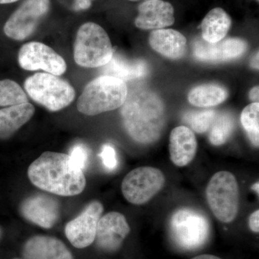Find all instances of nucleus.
<instances>
[{
    "mask_svg": "<svg viewBox=\"0 0 259 259\" xmlns=\"http://www.w3.org/2000/svg\"><path fill=\"white\" fill-rule=\"evenodd\" d=\"M121 117L129 136L141 144L156 142L162 134L166 114L161 99L145 88H138L127 94L121 106Z\"/></svg>",
    "mask_w": 259,
    "mask_h": 259,
    "instance_id": "f257e3e1",
    "label": "nucleus"
},
{
    "mask_svg": "<svg viewBox=\"0 0 259 259\" xmlns=\"http://www.w3.org/2000/svg\"><path fill=\"white\" fill-rule=\"evenodd\" d=\"M28 175L35 187L57 195H77L86 187L82 170L65 153H42L29 166Z\"/></svg>",
    "mask_w": 259,
    "mask_h": 259,
    "instance_id": "f03ea898",
    "label": "nucleus"
},
{
    "mask_svg": "<svg viewBox=\"0 0 259 259\" xmlns=\"http://www.w3.org/2000/svg\"><path fill=\"white\" fill-rule=\"evenodd\" d=\"M127 94L125 81L102 75L83 89L77 100V109L83 115L90 116L112 111L123 105Z\"/></svg>",
    "mask_w": 259,
    "mask_h": 259,
    "instance_id": "7ed1b4c3",
    "label": "nucleus"
},
{
    "mask_svg": "<svg viewBox=\"0 0 259 259\" xmlns=\"http://www.w3.org/2000/svg\"><path fill=\"white\" fill-rule=\"evenodd\" d=\"M113 52L110 37L101 26L89 22L80 27L74 46L76 64L84 68H100L110 61Z\"/></svg>",
    "mask_w": 259,
    "mask_h": 259,
    "instance_id": "20e7f679",
    "label": "nucleus"
},
{
    "mask_svg": "<svg viewBox=\"0 0 259 259\" xmlns=\"http://www.w3.org/2000/svg\"><path fill=\"white\" fill-rule=\"evenodd\" d=\"M24 88L33 101L51 112L69 106L76 95L74 88L67 81L49 73L32 75L25 80Z\"/></svg>",
    "mask_w": 259,
    "mask_h": 259,
    "instance_id": "39448f33",
    "label": "nucleus"
},
{
    "mask_svg": "<svg viewBox=\"0 0 259 259\" xmlns=\"http://www.w3.org/2000/svg\"><path fill=\"white\" fill-rule=\"evenodd\" d=\"M209 207L223 223L234 221L239 210V187L236 177L229 171H219L209 180L206 189Z\"/></svg>",
    "mask_w": 259,
    "mask_h": 259,
    "instance_id": "423d86ee",
    "label": "nucleus"
},
{
    "mask_svg": "<svg viewBox=\"0 0 259 259\" xmlns=\"http://www.w3.org/2000/svg\"><path fill=\"white\" fill-rule=\"evenodd\" d=\"M170 233L176 244L182 249L192 250L200 248L209 236L208 220L194 209H178L171 216Z\"/></svg>",
    "mask_w": 259,
    "mask_h": 259,
    "instance_id": "0eeeda50",
    "label": "nucleus"
},
{
    "mask_svg": "<svg viewBox=\"0 0 259 259\" xmlns=\"http://www.w3.org/2000/svg\"><path fill=\"white\" fill-rule=\"evenodd\" d=\"M164 184L165 177L161 170L151 166L139 167L123 179L122 192L129 202L140 205L151 200Z\"/></svg>",
    "mask_w": 259,
    "mask_h": 259,
    "instance_id": "6e6552de",
    "label": "nucleus"
},
{
    "mask_svg": "<svg viewBox=\"0 0 259 259\" xmlns=\"http://www.w3.org/2000/svg\"><path fill=\"white\" fill-rule=\"evenodd\" d=\"M50 6V0H25L5 23V35L15 40L28 38L47 16Z\"/></svg>",
    "mask_w": 259,
    "mask_h": 259,
    "instance_id": "1a4fd4ad",
    "label": "nucleus"
},
{
    "mask_svg": "<svg viewBox=\"0 0 259 259\" xmlns=\"http://www.w3.org/2000/svg\"><path fill=\"white\" fill-rule=\"evenodd\" d=\"M18 63L27 71L42 70L46 73L61 76L66 71V61L54 49L40 42H29L20 48Z\"/></svg>",
    "mask_w": 259,
    "mask_h": 259,
    "instance_id": "9d476101",
    "label": "nucleus"
},
{
    "mask_svg": "<svg viewBox=\"0 0 259 259\" xmlns=\"http://www.w3.org/2000/svg\"><path fill=\"white\" fill-rule=\"evenodd\" d=\"M103 210L101 202L94 201L78 217L66 224L65 234L75 248H86L95 241L97 225Z\"/></svg>",
    "mask_w": 259,
    "mask_h": 259,
    "instance_id": "9b49d317",
    "label": "nucleus"
},
{
    "mask_svg": "<svg viewBox=\"0 0 259 259\" xmlns=\"http://www.w3.org/2000/svg\"><path fill=\"white\" fill-rule=\"evenodd\" d=\"M246 49L247 44L244 40L231 37L215 42L197 38L193 46L196 59L207 62H221L236 59L244 54Z\"/></svg>",
    "mask_w": 259,
    "mask_h": 259,
    "instance_id": "f8f14e48",
    "label": "nucleus"
},
{
    "mask_svg": "<svg viewBox=\"0 0 259 259\" xmlns=\"http://www.w3.org/2000/svg\"><path fill=\"white\" fill-rule=\"evenodd\" d=\"M131 228L123 214L110 212L100 218L97 225V244L106 251H115L123 243Z\"/></svg>",
    "mask_w": 259,
    "mask_h": 259,
    "instance_id": "ddd939ff",
    "label": "nucleus"
},
{
    "mask_svg": "<svg viewBox=\"0 0 259 259\" xmlns=\"http://www.w3.org/2000/svg\"><path fill=\"white\" fill-rule=\"evenodd\" d=\"M175 21V9L171 3L148 0L139 5L135 25L141 30H156L171 26Z\"/></svg>",
    "mask_w": 259,
    "mask_h": 259,
    "instance_id": "4468645a",
    "label": "nucleus"
},
{
    "mask_svg": "<svg viewBox=\"0 0 259 259\" xmlns=\"http://www.w3.org/2000/svg\"><path fill=\"white\" fill-rule=\"evenodd\" d=\"M25 219L44 228H51L59 216V204L56 199L45 194H37L25 199L20 207Z\"/></svg>",
    "mask_w": 259,
    "mask_h": 259,
    "instance_id": "2eb2a0df",
    "label": "nucleus"
},
{
    "mask_svg": "<svg viewBox=\"0 0 259 259\" xmlns=\"http://www.w3.org/2000/svg\"><path fill=\"white\" fill-rule=\"evenodd\" d=\"M197 151V141L193 131L186 126L172 130L169 139L170 158L177 166H187Z\"/></svg>",
    "mask_w": 259,
    "mask_h": 259,
    "instance_id": "dca6fc26",
    "label": "nucleus"
},
{
    "mask_svg": "<svg viewBox=\"0 0 259 259\" xmlns=\"http://www.w3.org/2000/svg\"><path fill=\"white\" fill-rule=\"evenodd\" d=\"M23 255L26 259H74L62 241L45 236L30 238L24 246Z\"/></svg>",
    "mask_w": 259,
    "mask_h": 259,
    "instance_id": "f3484780",
    "label": "nucleus"
},
{
    "mask_svg": "<svg viewBox=\"0 0 259 259\" xmlns=\"http://www.w3.org/2000/svg\"><path fill=\"white\" fill-rule=\"evenodd\" d=\"M151 48L168 59H182L187 51V39L181 32L172 29L153 30L149 36Z\"/></svg>",
    "mask_w": 259,
    "mask_h": 259,
    "instance_id": "a211bd4d",
    "label": "nucleus"
},
{
    "mask_svg": "<svg viewBox=\"0 0 259 259\" xmlns=\"http://www.w3.org/2000/svg\"><path fill=\"white\" fill-rule=\"evenodd\" d=\"M100 68L102 75L112 76L123 81L143 77L148 72L146 61L142 59L131 60L115 51L110 61Z\"/></svg>",
    "mask_w": 259,
    "mask_h": 259,
    "instance_id": "6ab92c4d",
    "label": "nucleus"
},
{
    "mask_svg": "<svg viewBox=\"0 0 259 259\" xmlns=\"http://www.w3.org/2000/svg\"><path fill=\"white\" fill-rule=\"evenodd\" d=\"M35 107L29 102L0 110V139H8L32 118Z\"/></svg>",
    "mask_w": 259,
    "mask_h": 259,
    "instance_id": "aec40b11",
    "label": "nucleus"
},
{
    "mask_svg": "<svg viewBox=\"0 0 259 259\" xmlns=\"http://www.w3.org/2000/svg\"><path fill=\"white\" fill-rule=\"evenodd\" d=\"M232 25L230 15L222 8L211 10L204 17L202 23V39L209 42H215L224 39Z\"/></svg>",
    "mask_w": 259,
    "mask_h": 259,
    "instance_id": "412c9836",
    "label": "nucleus"
},
{
    "mask_svg": "<svg viewBox=\"0 0 259 259\" xmlns=\"http://www.w3.org/2000/svg\"><path fill=\"white\" fill-rule=\"evenodd\" d=\"M228 96V91L223 87L208 83L192 89L189 93L188 100L194 106L210 107L226 101Z\"/></svg>",
    "mask_w": 259,
    "mask_h": 259,
    "instance_id": "4be33fe9",
    "label": "nucleus"
},
{
    "mask_svg": "<svg viewBox=\"0 0 259 259\" xmlns=\"http://www.w3.org/2000/svg\"><path fill=\"white\" fill-rule=\"evenodd\" d=\"M235 127L234 117L228 112L218 114L209 130V140L213 146L226 144Z\"/></svg>",
    "mask_w": 259,
    "mask_h": 259,
    "instance_id": "5701e85b",
    "label": "nucleus"
},
{
    "mask_svg": "<svg viewBox=\"0 0 259 259\" xmlns=\"http://www.w3.org/2000/svg\"><path fill=\"white\" fill-rule=\"evenodd\" d=\"M28 102L21 87L10 79L0 80V106L6 107Z\"/></svg>",
    "mask_w": 259,
    "mask_h": 259,
    "instance_id": "b1692460",
    "label": "nucleus"
},
{
    "mask_svg": "<svg viewBox=\"0 0 259 259\" xmlns=\"http://www.w3.org/2000/svg\"><path fill=\"white\" fill-rule=\"evenodd\" d=\"M241 122L252 144L259 146V104L253 102L242 112Z\"/></svg>",
    "mask_w": 259,
    "mask_h": 259,
    "instance_id": "393cba45",
    "label": "nucleus"
},
{
    "mask_svg": "<svg viewBox=\"0 0 259 259\" xmlns=\"http://www.w3.org/2000/svg\"><path fill=\"white\" fill-rule=\"evenodd\" d=\"M217 115V112L214 110L191 111L184 116V121L195 132L204 134L210 128Z\"/></svg>",
    "mask_w": 259,
    "mask_h": 259,
    "instance_id": "a878e982",
    "label": "nucleus"
},
{
    "mask_svg": "<svg viewBox=\"0 0 259 259\" xmlns=\"http://www.w3.org/2000/svg\"><path fill=\"white\" fill-rule=\"evenodd\" d=\"M69 156L75 166L81 168L82 171L86 168L89 161V151L83 145L76 144L73 146Z\"/></svg>",
    "mask_w": 259,
    "mask_h": 259,
    "instance_id": "bb28decb",
    "label": "nucleus"
},
{
    "mask_svg": "<svg viewBox=\"0 0 259 259\" xmlns=\"http://www.w3.org/2000/svg\"><path fill=\"white\" fill-rule=\"evenodd\" d=\"M104 166L108 171H114L118 165L117 154L115 148L111 145L105 144L102 146L101 153L100 154Z\"/></svg>",
    "mask_w": 259,
    "mask_h": 259,
    "instance_id": "cd10ccee",
    "label": "nucleus"
},
{
    "mask_svg": "<svg viewBox=\"0 0 259 259\" xmlns=\"http://www.w3.org/2000/svg\"><path fill=\"white\" fill-rule=\"evenodd\" d=\"M249 227L250 230L254 233L259 232V210L254 211L249 218Z\"/></svg>",
    "mask_w": 259,
    "mask_h": 259,
    "instance_id": "c85d7f7f",
    "label": "nucleus"
},
{
    "mask_svg": "<svg viewBox=\"0 0 259 259\" xmlns=\"http://www.w3.org/2000/svg\"><path fill=\"white\" fill-rule=\"evenodd\" d=\"M74 9L76 10H88L91 7L93 0H74Z\"/></svg>",
    "mask_w": 259,
    "mask_h": 259,
    "instance_id": "c756f323",
    "label": "nucleus"
},
{
    "mask_svg": "<svg viewBox=\"0 0 259 259\" xmlns=\"http://www.w3.org/2000/svg\"><path fill=\"white\" fill-rule=\"evenodd\" d=\"M258 94L259 88L258 87H255L250 90L249 97L250 100L253 102H258Z\"/></svg>",
    "mask_w": 259,
    "mask_h": 259,
    "instance_id": "7c9ffc66",
    "label": "nucleus"
},
{
    "mask_svg": "<svg viewBox=\"0 0 259 259\" xmlns=\"http://www.w3.org/2000/svg\"><path fill=\"white\" fill-rule=\"evenodd\" d=\"M250 65H251L252 67L254 68V69H258V52H257L254 56H253L251 62H250Z\"/></svg>",
    "mask_w": 259,
    "mask_h": 259,
    "instance_id": "2f4dec72",
    "label": "nucleus"
},
{
    "mask_svg": "<svg viewBox=\"0 0 259 259\" xmlns=\"http://www.w3.org/2000/svg\"><path fill=\"white\" fill-rule=\"evenodd\" d=\"M192 259H221L215 256V255H209V254H204L198 255V256L194 257Z\"/></svg>",
    "mask_w": 259,
    "mask_h": 259,
    "instance_id": "473e14b6",
    "label": "nucleus"
},
{
    "mask_svg": "<svg viewBox=\"0 0 259 259\" xmlns=\"http://www.w3.org/2000/svg\"><path fill=\"white\" fill-rule=\"evenodd\" d=\"M18 1H19V0H0V4H10V3H15V2Z\"/></svg>",
    "mask_w": 259,
    "mask_h": 259,
    "instance_id": "72a5a7b5",
    "label": "nucleus"
},
{
    "mask_svg": "<svg viewBox=\"0 0 259 259\" xmlns=\"http://www.w3.org/2000/svg\"><path fill=\"white\" fill-rule=\"evenodd\" d=\"M258 187V182H256V183H255L254 185H253V187H252V189H253V190H254L255 192H256L257 194H258L259 192Z\"/></svg>",
    "mask_w": 259,
    "mask_h": 259,
    "instance_id": "f704fd0d",
    "label": "nucleus"
},
{
    "mask_svg": "<svg viewBox=\"0 0 259 259\" xmlns=\"http://www.w3.org/2000/svg\"><path fill=\"white\" fill-rule=\"evenodd\" d=\"M129 1L136 2V1H139V0H129ZM144 1H148V0H144Z\"/></svg>",
    "mask_w": 259,
    "mask_h": 259,
    "instance_id": "c9c22d12",
    "label": "nucleus"
},
{
    "mask_svg": "<svg viewBox=\"0 0 259 259\" xmlns=\"http://www.w3.org/2000/svg\"><path fill=\"white\" fill-rule=\"evenodd\" d=\"M256 1H257V2H258V1H259V0H256Z\"/></svg>",
    "mask_w": 259,
    "mask_h": 259,
    "instance_id": "e433bc0d",
    "label": "nucleus"
},
{
    "mask_svg": "<svg viewBox=\"0 0 259 259\" xmlns=\"http://www.w3.org/2000/svg\"><path fill=\"white\" fill-rule=\"evenodd\" d=\"M15 259H20V258H15ZM25 259H26V258H25Z\"/></svg>",
    "mask_w": 259,
    "mask_h": 259,
    "instance_id": "4c0bfd02",
    "label": "nucleus"
}]
</instances>
